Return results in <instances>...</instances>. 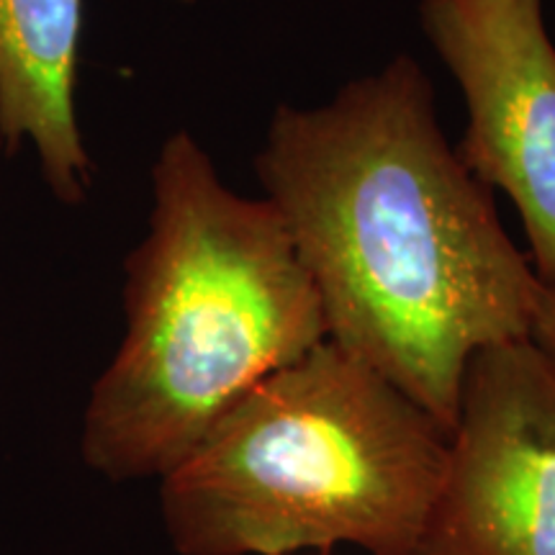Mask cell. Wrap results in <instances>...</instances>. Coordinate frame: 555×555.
Masks as SVG:
<instances>
[{"label": "cell", "instance_id": "cell-6", "mask_svg": "<svg viewBox=\"0 0 555 555\" xmlns=\"http://www.w3.org/2000/svg\"><path fill=\"white\" fill-rule=\"evenodd\" d=\"M86 0H0V147H31L47 189L78 206L95 163L78 119Z\"/></svg>", "mask_w": 555, "mask_h": 555}, {"label": "cell", "instance_id": "cell-7", "mask_svg": "<svg viewBox=\"0 0 555 555\" xmlns=\"http://www.w3.org/2000/svg\"><path fill=\"white\" fill-rule=\"evenodd\" d=\"M530 337L543 347V350L555 356V283H543L540 291L535 319H532Z\"/></svg>", "mask_w": 555, "mask_h": 555}, {"label": "cell", "instance_id": "cell-2", "mask_svg": "<svg viewBox=\"0 0 555 555\" xmlns=\"http://www.w3.org/2000/svg\"><path fill=\"white\" fill-rule=\"evenodd\" d=\"M147 234L124 266V335L90 386L82 463L155 478L260 380L327 339L322 301L268 198L221 180L191 131L152 163Z\"/></svg>", "mask_w": 555, "mask_h": 555}, {"label": "cell", "instance_id": "cell-4", "mask_svg": "<svg viewBox=\"0 0 555 555\" xmlns=\"http://www.w3.org/2000/svg\"><path fill=\"white\" fill-rule=\"evenodd\" d=\"M416 555H555V356L532 337L470 358Z\"/></svg>", "mask_w": 555, "mask_h": 555}, {"label": "cell", "instance_id": "cell-3", "mask_svg": "<svg viewBox=\"0 0 555 555\" xmlns=\"http://www.w3.org/2000/svg\"><path fill=\"white\" fill-rule=\"evenodd\" d=\"M448 429L330 339L229 406L159 478L180 555H291L352 545L416 555Z\"/></svg>", "mask_w": 555, "mask_h": 555}, {"label": "cell", "instance_id": "cell-1", "mask_svg": "<svg viewBox=\"0 0 555 555\" xmlns=\"http://www.w3.org/2000/svg\"><path fill=\"white\" fill-rule=\"evenodd\" d=\"M255 170L330 343L450 433L470 358L530 337L543 281L442 131L425 67L397 54L327 103L278 106Z\"/></svg>", "mask_w": 555, "mask_h": 555}, {"label": "cell", "instance_id": "cell-5", "mask_svg": "<svg viewBox=\"0 0 555 555\" xmlns=\"http://www.w3.org/2000/svg\"><path fill=\"white\" fill-rule=\"evenodd\" d=\"M545 0H420L422 29L468 108L463 163L522 219L532 268L555 283V44Z\"/></svg>", "mask_w": 555, "mask_h": 555}]
</instances>
